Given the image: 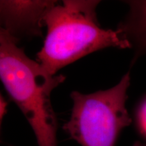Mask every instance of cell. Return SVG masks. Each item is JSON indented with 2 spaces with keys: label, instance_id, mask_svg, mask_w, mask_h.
<instances>
[{
  "label": "cell",
  "instance_id": "6da1fadb",
  "mask_svg": "<svg viewBox=\"0 0 146 146\" xmlns=\"http://www.w3.org/2000/svg\"><path fill=\"white\" fill-rule=\"evenodd\" d=\"M100 1H55L43 18L47 34L37 62L52 75L66 66L96 51L131 45L119 29L102 28L96 8Z\"/></svg>",
  "mask_w": 146,
  "mask_h": 146
},
{
  "label": "cell",
  "instance_id": "7a4b0ae2",
  "mask_svg": "<svg viewBox=\"0 0 146 146\" xmlns=\"http://www.w3.org/2000/svg\"><path fill=\"white\" fill-rule=\"evenodd\" d=\"M18 43L1 28L0 78L31 126L39 146H57V120L51 94L66 77L50 74L37 61L29 58Z\"/></svg>",
  "mask_w": 146,
  "mask_h": 146
},
{
  "label": "cell",
  "instance_id": "3957f363",
  "mask_svg": "<svg viewBox=\"0 0 146 146\" xmlns=\"http://www.w3.org/2000/svg\"><path fill=\"white\" fill-rule=\"evenodd\" d=\"M130 72L117 85L90 94L71 93L73 106L66 133L82 146H114L118 135L131 123L127 108Z\"/></svg>",
  "mask_w": 146,
  "mask_h": 146
},
{
  "label": "cell",
  "instance_id": "277c9868",
  "mask_svg": "<svg viewBox=\"0 0 146 146\" xmlns=\"http://www.w3.org/2000/svg\"><path fill=\"white\" fill-rule=\"evenodd\" d=\"M55 1H1V29L19 41L42 35L43 18Z\"/></svg>",
  "mask_w": 146,
  "mask_h": 146
},
{
  "label": "cell",
  "instance_id": "5b68a950",
  "mask_svg": "<svg viewBox=\"0 0 146 146\" xmlns=\"http://www.w3.org/2000/svg\"><path fill=\"white\" fill-rule=\"evenodd\" d=\"M129 14L118 28L138 54H146V0L127 1Z\"/></svg>",
  "mask_w": 146,
  "mask_h": 146
},
{
  "label": "cell",
  "instance_id": "8992f818",
  "mask_svg": "<svg viewBox=\"0 0 146 146\" xmlns=\"http://www.w3.org/2000/svg\"><path fill=\"white\" fill-rule=\"evenodd\" d=\"M137 122L140 130L146 136V99L144 100L139 108Z\"/></svg>",
  "mask_w": 146,
  "mask_h": 146
},
{
  "label": "cell",
  "instance_id": "52a82bcc",
  "mask_svg": "<svg viewBox=\"0 0 146 146\" xmlns=\"http://www.w3.org/2000/svg\"><path fill=\"white\" fill-rule=\"evenodd\" d=\"M7 102L4 98L1 96V101H0V113H1V119H2L3 116H4L5 112H6Z\"/></svg>",
  "mask_w": 146,
  "mask_h": 146
},
{
  "label": "cell",
  "instance_id": "ba28073f",
  "mask_svg": "<svg viewBox=\"0 0 146 146\" xmlns=\"http://www.w3.org/2000/svg\"><path fill=\"white\" fill-rule=\"evenodd\" d=\"M133 146H146V145L144 143H141V142L137 141V142H135V143H134V145H133Z\"/></svg>",
  "mask_w": 146,
  "mask_h": 146
}]
</instances>
